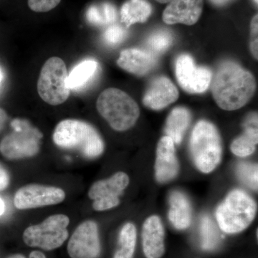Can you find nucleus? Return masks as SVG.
Instances as JSON below:
<instances>
[{"instance_id": "f257e3e1", "label": "nucleus", "mask_w": 258, "mask_h": 258, "mask_svg": "<svg viewBox=\"0 0 258 258\" xmlns=\"http://www.w3.org/2000/svg\"><path fill=\"white\" fill-rule=\"evenodd\" d=\"M255 89L252 74L232 61L220 64L212 80L214 99L225 111L240 109L247 104Z\"/></svg>"}, {"instance_id": "f03ea898", "label": "nucleus", "mask_w": 258, "mask_h": 258, "mask_svg": "<svg viewBox=\"0 0 258 258\" xmlns=\"http://www.w3.org/2000/svg\"><path fill=\"white\" fill-rule=\"evenodd\" d=\"M52 140L61 149L77 152L88 159H96L104 152L101 136L93 125L84 120H61L54 130Z\"/></svg>"}, {"instance_id": "7ed1b4c3", "label": "nucleus", "mask_w": 258, "mask_h": 258, "mask_svg": "<svg viewBox=\"0 0 258 258\" xmlns=\"http://www.w3.org/2000/svg\"><path fill=\"white\" fill-rule=\"evenodd\" d=\"M96 108L112 128L125 132L133 127L140 115L137 102L118 88L105 90L98 96Z\"/></svg>"}, {"instance_id": "20e7f679", "label": "nucleus", "mask_w": 258, "mask_h": 258, "mask_svg": "<svg viewBox=\"0 0 258 258\" xmlns=\"http://www.w3.org/2000/svg\"><path fill=\"white\" fill-rule=\"evenodd\" d=\"M257 205L245 191L235 189L227 195L216 210V219L222 232L240 233L253 221Z\"/></svg>"}, {"instance_id": "39448f33", "label": "nucleus", "mask_w": 258, "mask_h": 258, "mask_svg": "<svg viewBox=\"0 0 258 258\" xmlns=\"http://www.w3.org/2000/svg\"><path fill=\"white\" fill-rule=\"evenodd\" d=\"M190 151L197 168L205 174L215 170L222 159V143L216 127L202 120L194 127Z\"/></svg>"}, {"instance_id": "423d86ee", "label": "nucleus", "mask_w": 258, "mask_h": 258, "mask_svg": "<svg viewBox=\"0 0 258 258\" xmlns=\"http://www.w3.org/2000/svg\"><path fill=\"white\" fill-rule=\"evenodd\" d=\"M13 132L0 142V153L8 159L34 157L39 152L42 134L28 120L15 118L11 122Z\"/></svg>"}, {"instance_id": "0eeeda50", "label": "nucleus", "mask_w": 258, "mask_h": 258, "mask_svg": "<svg viewBox=\"0 0 258 258\" xmlns=\"http://www.w3.org/2000/svg\"><path fill=\"white\" fill-rule=\"evenodd\" d=\"M67 67L62 59L52 57L40 71L37 88L39 96L51 106H58L67 101L71 90L67 86Z\"/></svg>"}, {"instance_id": "6e6552de", "label": "nucleus", "mask_w": 258, "mask_h": 258, "mask_svg": "<svg viewBox=\"0 0 258 258\" xmlns=\"http://www.w3.org/2000/svg\"><path fill=\"white\" fill-rule=\"evenodd\" d=\"M69 217L54 215L42 223L28 227L23 232V241L30 247H40L44 250H53L61 247L69 237Z\"/></svg>"}, {"instance_id": "1a4fd4ad", "label": "nucleus", "mask_w": 258, "mask_h": 258, "mask_svg": "<svg viewBox=\"0 0 258 258\" xmlns=\"http://www.w3.org/2000/svg\"><path fill=\"white\" fill-rule=\"evenodd\" d=\"M129 184V177L124 172H117L109 179L96 181L90 188L88 197L93 200L96 211H105L118 206L119 197Z\"/></svg>"}, {"instance_id": "9d476101", "label": "nucleus", "mask_w": 258, "mask_h": 258, "mask_svg": "<svg viewBox=\"0 0 258 258\" xmlns=\"http://www.w3.org/2000/svg\"><path fill=\"white\" fill-rule=\"evenodd\" d=\"M176 77L179 86L186 92H205L211 84L212 74L210 69L195 66L189 55L179 56L176 62Z\"/></svg>"}, {"instance_id": "9b49d317", "label": "nucleus", "mask_w": 258, "mask_h": 258, "mask_svg": "<svg viewBox=\"0 0 258 258\" xmlns=\"http://www.w3.org/2000/svg\"><path fill=\"white\" fill-rule=\"evenodd\" d=\"M67 249L71 258L99 257L101 242L96 222L87 220L81 223L71 236Z\"/></svg>"}, {"instance_id": "f8f14e48", "label": "nucleus", "mask_w": 258, "mask_h": 258, "mask_svg": "<svg viewBox=\"0 0 258 258\" xmlns=\"http://www.w3.org/2000/svg\"><path fill=\"white\" fill-rule=\"evenodd\" d=\"M66 198L60 188L30 184L20 188L15 195V206L19 210H28L57 205Z\"/></svg>"}, {"instance_id": "ddd939ff", "label": "nucleus", "mask_w": 258, "mask_h": 258, "mask_svg": "<svg viewBox=\"0 0 258 258\" xmlns=\"http://www.w3.org/2000/svg\"><path fill=\"white\" fill-rule=\"evenodd\" d=\"M203 6V0H171L163 13V21L167 25H195L201 17Z\"/></svg>"}, {"instance_id": "4468645a", "label": "nucleus", "mask_w": 258, "mask_h": 258, "mask_svg": "<svg viewBox=\"0 0 258 258\" xmlns=\"http://www.w3.org/2000/svg\"><path fill=\"white\" fill-rule=\"evenodd\" d=\"M174 145L172 139L167 136L163 137L158 143L155 176L159 183L169 182L179 173V164Z\"/></svg>"}, {"instance_id": "2eb2a0df", "label": "nucleus", "mask_w": 258, "mask_h": 258, "mask_svg": "<svg viewBox=\"0 0 258 258\" xmlns=\"http://www.w3.org/2000/svg\"><path fill=\"white\" fill-rule=\"evenodd\" d=\"M179 96V91L171 80L165 76H160L149 85L144 95L143 103L150 109L158 111L175 102Z\"/></svg>"}, {"instance_id": "dca6fc26", "label": "nucleus", "mask_w": 258, "mask_h": 258, "mask_svg": "<svg viewBox=\"0 0 258 258\" xmlns=\"http://www.w3.org/2000/svg\"><path fill=\"white\" fill-rule=\"evenodd\" d=\"M142 246L147 258H161L165 252L164 228L160 217H148L142 227Z\"/></svg>"}, {"instance_id": "f3484780", "label": "nucleus", "mask_w": 258, "mask_h": 258, "mask_svg": "<svg viewBox=\"0 0 258 258\" xmlns=\"http://www.w3.org/2000/svg\"><path fill=\"white\" fill-rule=\"evenodd\" d=\"M157 62L156 56L152 52L137 48L122 50L117 60V64L122 69L138 76H144L150 72Z\"/></svg>"}, {"instance_id": "a211bd4d", "label": "nucleus", "mask_w": 258, "mask_h": 258, "mask_svg": "<svg viewBox=\"0 0 258 258\" xmlns=\"http://www.w3.org/2000/svg\"><path fill=\"white\" fill-rule=\"evenodd\" d=\"M257 114H249L244 121V133L231 144V152L239 157L252 155L257 144Z\"/></svg>"}, {"instance_id": "6ab92c4d", "label": "nucleus", "mask_w": 258, "mask_h": 258, "mask_svg": "<svg viewBox=\"0 0 258 258\" xmlns=\"http://www.w3.org/2000/svg\"><path fill=\"white\" fill-rule=\"evenodd\" d=\"M169 220L176 229L186 230L191 225V208L187 197L179 191L171 192L169 197Z\"/></svg>"}, {"instance_id": "aec40b11", "label": "nucleus", "mask_w": 258, "mask_h": 258, "mask_svg": "<svg viewBox=\"0 0 258 258\" xmlns=\"http://www.w3.org/2000/svg\"><path fill=\"white\" fill-rule=\"evenodd\" d=\"M191 120V113L187 108L184 107L174 108L166 119L164 128L166 136L170 137L174 144H179L189 128Z\"/></svg>"}, {"instance_id": "412c9836", "label": "nucleus", "mask_w": 258, "mask_h": 258, "mask_svg": "<svg viewBox=\"0 0 258 258\" xmlns=\"http://www.w3.org/2000/svg\"><path fill=\"white\" fill-rule=\"evenodd\" d=\"M152 13V7L147 0H128L122 5L120 19L125 28L144 23Z\"/></svg>"}, {"instance_id": "4be33fe9", "label": "nucleus", "mask_w": 258, "mask_h": 258, "mask_svg": "<svg viewBox=\"0 0 258 258\" xmlns=\"http://www.w3.org/2000/svg\"><path fill=\"white\" fill-rule=\"evenodd\" d=\"M98 67V62L93 59H87L80 62L69 74L68 87L74 91L84 87L94 77Z\"/></svg>"}, {"instance_id": "5701e85b", "label": "nucleus", "mask_w": 258, "mask_h": 258, "mask_svg": "<svg viewBox=\"0 0 258 258\" xmlns=\"http://www.w3.org/2000/svg\"><path fill=\"white\" fill-rule=\"evenodd\" d=\"M137 228L133 223L125 224L118 235V247L113 258H134L137 245Z\"/></svg>"}, {"instance_id": "b1692460", "label": "nucleus", "mask_w": 258, "mask_h": 258, "mask_svg": "<svg viewBox=\"0 0 258 258\" xmlns=\"http://www.w3.org/2000/svg\"><path fill=\"white\" fill-rule=\"evenodd\" d=\"M116 10L113 5L105 3L101 8L92 6L87 12V19L90 23L96 25H108L116 20Z\"/></svg>"}, {"instance_id": "393cba45", "label": "nucleus", "mask_w": 258, "mask_h": 258, "mask_svg": "<svg viewBox=\"0 0 258 258\" xmlns=\"http://www.w3.org/2000/svg\"><path fill=\"white\" fill-rule=\"evenodd\" d=\"M200 235L203 249H214L220 242V235L216 225L208 215L202 217L200 222Z\"/></svg>"}, {"instance_id": "a878e982", "label": "nucleus", "mask_w": 258, "mask_h": 258, "mask_svg": "<svg viewBox=\"0 0 258 258\" xmlns=\"http://www.w3.org/2000/svg\"><path fill=\"white\" fill-rule=\"evenodd\" d=\"M173 40L174 37L169 30H158L148 37L147 45L149 52L154 55L166 52L172 45Z\"/></svg>"}, {"instance_id": "bb28decb", "label": "nucleus", "mask_w": 258, "mask_h": 258, "mask_svg": "<svg viewBox=\"0 0 258 258\" xmlns=\"http://www.w3.org/2000/svg\"><path fill=\"white\" fill-rule=\"evenodd\" d=\"M257 164L247 162H240L237 164L236 172L239 179L246 186L257 189Z\"/></svg>"}, {"instance_id": "cd10ccee", "label": "nucleus", "mask_w": 258, "mask_h": 258, "mask_svg": "<svg viewBox=\"0 0 258 258\" xmlns=\"http://www.w3.org/2000/svg\"><path fill=\"white\" fill-rule=\"evenodd\" d=\"M128 32L119 25H112L107 29L103 35L105 42L110 45H119L125 40Z\"/></svg>"}, {"instance_id": "c85d7f7f", "label": "nucleus", "mask_w": 258, "mask_h": 258, "mask_svg": "<svg viewBox=\"0 0 258 258\" xmlns=\"http://www.w3.org/2000/svg\"><path fill=\"white\" fill-rule=\"evenodd\" d=\"M61 0H28L29 8L35 13H47L55 9Z\"/></svg>"}, {"instance_id": "c756f323", "label": "nucleus", "mask_w": 258, "mask_h": 258, "mask_svg": "<svg viewBox=\"0 0 258 258\" xmlns=\"http://www.w3.org/2000/svg\"><path fill=\"white\" fill-rule=\"evenodd\" d=\"M250 47L251 52L256 60L258 58V16L254 15L250 24Z\"/></svg>"}, {"instance_id": "7c9ffc66", "label": "nucleus", "mask_w": 258, "mask_h": 258, "mask_svg": "<svg viewBox=\"0 0 258 258\" xmlns=\"http://www.w3.org/2000/svg\"><path fill=\"white\" fill-rule=\"evenodd\" d=\"M10 182V176L8 171L0 164V191L6 189Z\"/></svg>"}, {"instance_id": "2f4dec72", "label": "nucleus", "mask_w": 258, "mask_h": 258, "mask_svg": "<svg viewBox=\"0 0 258 258\" xmlns=\"http://www.w3.org/2000/svg\"><path fill=\"white\" fill-rule=\"evenodd\" d=\"M7 118H8V116H7L6 112L3 108H0V131L4 127Z\"/></svg>"}, {"instance_id": "473e14b6", "label": "nucleus", "mask_w": 258, "mask_h": 258, "mask_svg": "<svg viewBox=\"0 0 258 258\" xmlns=\"http://www.w3.org/2000/svg\"><path fill=\"white\" fill-rule=\"evenodd\" d=\"M30 258H46V256L40 251L35 250L30 252Z\"/></svg>"}, {"instance_id": "72a5a7b5", "label": "nucleus", "mask_w": 258, "mask_h": 258, "mask_svg": "<svg viewBox=\"0 0 258 258\" xmlns=\"http://www.w3.org/2000/svg\"><path fill=\"white\" fill-rule=\"evenodd\" d=\"M214 5H217V6H222L225 5L227 3H230L232 0H210Z\"/></svg>"}, {"instance_id": "f704fd0d", "label": "nucleus", "mask_w": 258, "mask_h": 258, "mask_svg": "<svg viewBox=\"0 0 258 258\" xmlns=\"http://www.w3.org/2000/svg\"><path fill=\"white\" fill-rule=\"evenodd\" d=\"M5 211V205L4 201L0 198V216L4 214Z\"/></svg>"}, {"instance_id": "c9c22d12", "label": "nucleus", "mask_w": 258, "mask_h": 258, "mask_svg": "<svg viewBox=\"0 0 258 258\" xmlns=\"http://www.w3.org/2000/svg\"><path fill=\"white\" fill-rule=\"evenodd\" d=\"M8 258H25V257H24L23 255H22V254H14V255L10 256V257H9Z\"/></svg>"}, {"instance_id": "e433bc0d", "label": "nucleus", "mask_w": 258, "mask_h": 258, "mask_svg": "<svg viewBox=\"0 0 258 258\" xmlns=\"http://www.w3.org/2000/svg\"><path fill=\"white\" fill-rule=\"evenodd\" d=\"M156 1L159 3H162V4H166V3H170L171 0H156Z\"/></svg>"}, {"instance_id": "4c0bfd02", "label": "nucleus", "mask_w": 258, "mask_h": 258, "mask_svg": "<svg viewBox=\"0 0 258 258\" xmlns=\"http://www.w3.org/2000/svg\"><path fill=\"white\" fill-rule=\"evenodd\" d=\"M3 71H2L1 69H0V83L2 82V81H3Z\"/></svg>"}, {"instance_id": "58836bf2", "label": "nucleus", "mask_w": 258, "mask_h": 258, "mask_svg": "<svg viewBox=\"0 0 258 258\" xmlns=\"http://www.w3.org/2000/svg\"><path fill=\"white\" fill-rule=\"evenodd\" d=\"M254 3H256V4H257L258 0H254Z\"/></svg>"}]
</instances>
